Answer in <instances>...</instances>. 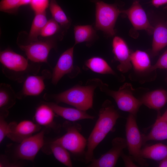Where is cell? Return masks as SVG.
<instances>
[{"label":"cell","instance_id":"cell-1","mask_svg":"<svg viewBox=\"0 0 167 167\" xmlns=\"http://www.w3.org/2000/svg\"><path fill=\"white\" fill-rule=\"evenodd\" d=\"M120 117L111 101L106 100L104 102L99 110L98 119L87 140L84 159L86 163L94 159L95 149L113 130Z\"/></svg>","mask_w":167,"mask_h":167},{"label":"cell","instance_id":"cell-21","mask_svg":"<svg viewBox=\"0 0 167 167\" xmlns=\"http://www.w3.org/2000/svg\"><path fill=\"white\" fill-rule=\"evenodd\" d=\"M74 45L82 43H89L96 37V29L90 25H77L74 28Z\"/></svg>","mask_w":167,"mask_h":167},{"label":"cell","instance_id":"cell-20","mask_svg":"<svg viewBox=\"0 0 167 167\" xmlns=\"http://www.w3.org/2000/svg\"><path fill=\"white\" fill-rule=\"evenodd\" d=\"M17 96L11 86L8 84L2 83L0 86V113L8 114V110L16 102Z\"/></svg>","mask_w":167,"mask_h":167},{"label":"cell","instance_id":"cell-22","mask_svg":"<svg viewBox=\"0 0 167 167\" xmlns=\"http://www.w3.org/2000/svg\"><path fill=\"white\" fill-rule=\"evenodd\" d=\"M55 114L52 108L45 102L36 109L34 118L40 126H50L53 123Z\"/></svg>","mask_w":167,"mask_h":167},{"label":"cell","instance_id":"cell-11","mask_svg":"<svg viewBox=\"0 0 167 167\" xmlns=\"http://www.w3.org/2000/svg\"><path fill=\"white\" fill-rule=\"evenodd\" d=\"M112 145L111 148L99 158L93 159L88 167H114L123 149L127 147L126 139L121 137L115 138L112 141Z\"/></svg>","mask_w":167,"mask_h":167},{"label":"cell","instance_id":"cell-6","mask_svg":"<svg viewBox=\"0 0 167 167\" xmlns=\"http://www.w3.org/2000/svg\"><path fill=\"white\" fill-rule=\"evenodd\" d=\"M127 146L129 154L135 161L142 166L148 165L145 159L141 156V147L143 144L141 134L135 119V117L129 113L125 126Z\"/></svg>","mask_w":167,"mask_h":167},{"label":"cell","instance_id":"cell-34","mask_svg":"<svg viewBox=\"0 0 167 167\" xmlns=\"http://www.w3.org/2000/svg\"><path fill=\"white\" fill-rule=\"evenodd\" d=\"M121 156L124 161L125 165L126 167H136L135 165L132 161L133 158L130 156H127L122 153Z\"/></svg>","mask_w":167,"mask_h":167},{"label":"cell","instance_id":"cell-7","mask_svg":"<svg viewBox=\"0 0 167 167\" xmlns=\"http://www.w3.org/2000/svg\"><path fill=\"white\" fill-rule=\"evenodd\" d=\"M74 45L66 49L59 57L51 75L53 84H57L65 75L71 78H74L80 72L79 67L74 64Z\"/></svg>","mask_w":167,"mask_h":167},{"label":"cell","instance_id":"cell-30","mask_svg":"<svg viewBox=\"0 0 167 167\" xmlns=\"http://www.w3.org/2000/svg\"><path fill=\"white\" fill-rule=\"evenodd\" d=\"M21 6V0H2L0 3L1 11L10 13H15Z\"/></svg>","mask_w":167,"mask_h":167},{"label":"cell","instance_id":"cell-29","mask_svg":"<svg viewBox=\"0 0 167 167\" xmlns=\"http://www.w3.org/2000/svg\"><path fill=\"white\" fill-rule=\"evenodd\" d=\"M61 26L53 18L47 21L40 34L43 37H48L58 33L60 30Z\"/></svg>","mask_w":167,"mask_h":167},{"label":"cell","instance_id":"cell-38","mask_svg":"<svg viewBox=\"0 0 167 167\" xmlns=\"http://www.w3.org/2000/svg\"><path fill=\"white\" fill-rule=\"evenodd\" d=\"M157 118L161 120L167 121V109L162 115H158Z\"/></svg>","mask_w":167,"mask_h":167},{"label":"cell","instance_id":"cell-31","mask_svg":"<svg viewBox=\"0 0 167 167\" xmlns=\"http://www.w3.org/2000/svg\"><path fill=\"white\" fill-rule=\"evenodd\" d=\"M30 4L35 13L44 12L49 5V0H32Z\"/></svg>","mask_w":167,"mask_h":167},{"label":"cell","instance_id":"cell-23","mask_svg":"<svg viewBox=\"0 0 167 167\" xmlns=\"http://www.w3.org/2000/svg\"><path fill=\"white\" fill-rule=\"evenodd\" d=\"M140 154L144 159L160 161L167 158V145L159 143L147 146L141 149Z\"/></svg>","mask_w":167,"mask_h":167},{"label":"cell","instance_id":"cell-17","mask_svg":"<svg viewBox=\"0 0 167 167\" xmlns=\"http://www.w3.org/2000/svg\"><path fill=\"white\" fill-rule=\"evenodd\" d=\"M57 115L69 121L75 122L85 119H93L94 116L90 115L86 111L77 108L62 107L53 102H45Z\"/></svg>","mask_w":167,"mask_h":167},{"label":"cell","instance_id":"cell-4","mask_svg":"<svg viewBox=\"0 0 167 167\" xmlns=\"http://www.w3.org/2000/svg\"><path fill=\"white\" fill-rule=\"evenodd\" d=\"M63 126L66 133L54 141L62 145L74 156L85 157L87 141L80 133V126L70 122H65Z\"/></svg>","mask_w":167,"mask_h":167},{"label":"cell","instance_id":"cell-35","mask_svg":"<svg viewBox=\"0 0 167 167\" xmlns=\"http://www.w3.org/2000/svg\"><path fill=\"white\" fill-rule=\"evenodd\" d=\"M0 162V167H18L20 165L17 163H12L6 161V158L1 156Z\"/></svg>","mask_w":167,"mask_h":167},{"label":"cell","instance_id":"cell-24","mask_svg":"<svg viewBox=\"0 0 167 167\" xmlns=\"http://www.w3.org/2000/svg\"><path fill=\"white\" fill-rule=\"evenodd\" d=\"M142 138L143 144L150 140L167 139V121L157 118L150 132Z\"/></svg>","mask_w":167,"mask_h":167},{"label":"cell","instance_id":"cell-39","mask_svg":"<svg viewBox=\"0 0 167 167\" xmlns=\"http://www.w3.org/2000/svg\"><path fill=\"white\" fill-rule=\"evenodd\" d=\"M32 0H21V6L30 4Z\"/></svg>","mask_w":167,"mask_h":167},{"label":"cell","instance_id":"cell-27","mask_svg":"<svg viewBox=\"0 0 167 167\" xmlns=\"http://www.w3.org/2000/svg\"><path fill=\"white\" fill-rule=\"evenodd\" d=\"M49 6L52 18L62 27L68 28L71 25L70 21L56 0H51Z\"/></svg>","mask_w":167,"mask_h":167},{"label":"cell","instance_id":"cell-2","mask_svg":"<svg viewBox=\"0 0 167 167\" xmlns=\"http://www.w3.org/2000/svg\"><path fill=\"white\" fill-rule=\"evenodd\" d=\"M99 79L89 80L85 85H76L60 93L49 96L57 104L62 102L83 111L92 108L95 90L103 84Z\"/></svg>","mask_w":167,"mask_h":167},{"label":"cell","instance_id":"cell-28","mask_svg":"<svg viewBox=\"0 0 167 167\" xmlns=\"http://www.w3.org/2000/svg\"><path fill=\"white\" fill-rule=\"evenodd\" d=\"M49 148L55 158L58 161L67 167L72 166L69 151L64 147L54 141L49 143Z\"/></svg>","mask_w":167,"mask_h":167},{"label":"cell","instance_id":"cell-3","mask_svg":"<svg viewBox=\"0 0 167 167\" xmlns=\"http://www.w3.org/2000/svg\"><path fill=\"white\" fill-rule=\"evenodd\" d=\"M95 28L109 36L115 34V26L121 13L115 4H108L101 1L95 3Z\"/></svg>","mask_w":167,"mask_h":167},{"label":"cell","instance_id":"cell-5","mask_svg":"<svg viewBox=\"0 0 167 167\" xmlns=\"http://www.w3.org/2000/svg\"><path fill=\"white\" fill-rule=\"evenodd\" d=\"M106 86V84H103L99 87L101 91L105 92L113 98L120 110L136 117L142 104L140 100L133 95L134 89L131 84L125 83L117 91L108 89L105 88Z\"/></svg>","mask_w":167,"mask_h":167},{"label":"cell","instance_id":"cell-18","mask_svg":"<svg viewBox=\"0 0 167 167\" xmlns=\"http://www.w3.org/2000/svg\"><path fill=\"white\" fill-rule=\"evenodd\" d=\"M140 100L142 104L149 108L159 111L167 103V91L158 89L149 92Z\"/></svg>","mask_w":167,"mask_h":167},{"label":"cell","instance_id":"cell-36","mask_svg":"<svg viewBox=\"0 0 167 167\" xmlns=\"http://www.w3.org/2000/svg\"><path fill=\"white\" fill-rule=\"evenodd\" d=\"M152 4L156 7L165 4H167V0H152Z\"/></svg>","mask_w":167,"mask_h":167},{"label":"cell","instance_id":"cell-14","mask_svg":"<svg viewBox=\"0 0 167 167\" xmlns=\"http://www.w3.org/2000/svg\"><path fill=\"white\" fill-rule=\"evenodd\" d=\"M9 130L7 137L12 141L19 143L32 134L39 131L41 126L29 120H24L17 123H9Z\"/></svg>","mask_w":167,"mask_h":167},{"label":"cell","instance_id":"cell-33","mask_svg":"<svg viewBox=\"0 0 167 167\" xmlns=\"http://www.w3.org/2000/svg\"><path fill=\"white\" fill-rule=\"evenodd\" d=\"M152 67L154 70L158 69L167 70V50L162 54Z\"/></svg>","mask_w":167,"mask_h":167},{"label":"cell","instance_id":"cell-13","mask_svg":"<svg viewBox=\"0 0 167 167\" xmlns=\"http://www.w3.org/2000/svg\"><path fill=\"white\" fill-rule=\"evenodd\" d=\"M112 52L115 59L119 62L117 67L120 72L125 73L132 67L131 61V53L125 41L122 37L116 36L112 42Z\"/></svg>","mask_w":167,"mask_h":167},{"label":"cell","instance_id":"cell-25","mask_svg":"<svg viewBox=\"0 0 167 167\" xmlns=\"http://www.w3.org/2000/svg\"><path fill=\"white\" fill-rule=\"evenodd\" d=\"M86 66L92 71L100 74L114 75L115 72L106 60L99 57H93L85 62Z\"/></svg>","mask_w":167,"mask_h":167},{"label":"cell","instance_id":"cell-37","mask_svg":"<svg viewBox=\"0 0 167 167\" xmlns=\"http://www.w3.org/2000/svg\"><path fill=\"white\" fill-rule=\"evenodd\" d=\"M159 167H167V158L160 161L159 164Z\"/></svg>","mask_w":167,"mask_h":167},{"label":"cell","instance_id":"cell-8","mask_svg":"<svg viewBox=\"0 0 167 167\" xmlns=\"http://www.w3.org/2000/svg\"><path fill=\"white\" fill-rule=\"evenodd\" d=\"M20 49L24 52L28 59L36 63H48L50 51L56 47V41L53 39H46L30 42L26 45H19Z\"/></svg>","mask_w":167,"mask_h":167},{"label":"cell","instance_id":"cell-10","mask_svg":"<svg viewBox=\"0 0 167 167\" xmlns=\"http://www.w3.org/2000/svg\"><path fill=\"white\" fill-rule=\"evenodd\" d=\"M45 131L43 130L19 143L15 150L16 157L19 159L33 161L44 145Z\"/></svg>","mask_w":167,"mask_h":167},{"label":"cell","instance_id":"cell-15","mask_svg":"<svg viewBox=\"0 0 167 167\" xmlns=\"http://www.w3.org/2000/svg\"><path fill=\"white\" fill-rule=\"evenodd\" d=\"M131 61L135 72L141 77H145L156 71L152 68L149 55L144 51L138 50L132 52Z\"/></svg>","mask_w":167,"mask_h":167},{"label":"cell","instance_id":"cell-16","mask_svg":"<svg viewBox=\"0 0 167 167\" xmlns=\"http://www.w3.org/2000/svg\"><path fill=\"white\" fill-rule=\"evenodd\" d=\"M45 73H44L45 74ZM41 75H30L25 79L20 95L22 96H36L41 94L45 89L44 80L49 73L46 72Z\"/></svg>","mask_w":167,"mask_h":167},{"label":"cell","instance_id":"cell-9","mask_svg":"<svg viewBox=\"0 0 167 167\" xmlns=\"http://www.w3.org/2000/svg\"><path fill=\"white\" fill-rule=\"evenodd\" d=\"M0 62L4 71L14 75L26 73L30 67L28 59L9 48L0 52Z\"/></svg>","mask_w":167,"mask_h":167},{"label":"cell","instance_id":"cell-12","mask_svg":"<svg viewBox=\"0 0 167 167\" xmlns=\"http://www.w3.org/2000/svg\"><path fill=\"white\" fill-rule=\"evenodd\" d=\"M121 13L127 16L135 29L144 30L152 34L154 27L150 24L145 11L138 1H135L129 8L121 10Z\"/></svg>","mask_w":167,"mask_h":167},{"label":"cell","instance_id":"cell-19","mask_svg":"<svg viewBox=\"0 0 167 167\" xmlns=\"http://www.w3.org/2000/svg\"><path fill=\"white\" fill-rule=\"evenodd\" d=\"M152 34L151 54L154 56L167 45V26L161 23L157 24L154 28Z\"/></svg>","mask_w":167,"mask_h":167},{"label":"cell","instance_id":"cell-32","mask_svg":"<svg viewBox=\"0 0 167 167\" xmlns=\"http://www.w3.org/2000/svg\"><path fill=\"white\" fill-rule=\"evenodd\" d=\"M7 115L0 113V143L8 135L9 130V124L5 120Z\"/></svg>","mask_w":167,"mask_h":167},{"label":"cell","instance_id":"cell-26","mask_svg":"<svg viewBox=\"0 0 167 167\" xmlns=\"http://www.w3.org/2000/svg\"><path fill=\"white\" fill-rule=\"evenodd\" d=\"M47 21L45 11L35 13L28 36L30 42L38 40V37Z\"/></svg>","mask_w":167,"mask_h":167}]
</instances>
